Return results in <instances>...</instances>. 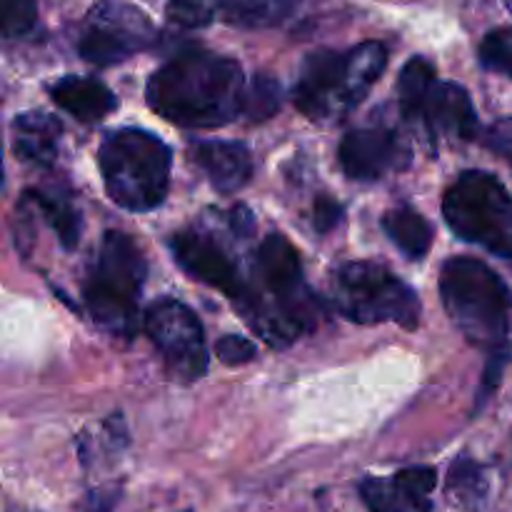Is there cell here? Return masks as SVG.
<instances>
[{
	"label": "cell",
	"mask_w": 512,
	"mask_h": 512,
	"mask_svg": "<svg viewBox=\"0 0 512 512\" xmlns=\"http://www.w3.org/2000/svg\"><path fill=\"white\" fill-rule=\"evenodd\" d=\"M243 68L233 58L208 50H180L148 80V105L170 123L190 130H213L243 113Z\"/></svg>",
	"instance_id": "obj_1"
},
{
	"label": "cell",
	"mask_w": 512,
	"mask_h": 512,
	"mask_svg": "<svg viewBox=\"0 0 512 512\" xmlns=\"http://www.w3.org/2000/svg\"><path fill=\"white\" fill-rule=\"evenodd\" d=\"M255 275L250 303L240 313L273 348H288L293 340L318 323V305L303 278V263L285 235L273 233L260 243L255 255Z\"/></svg>",
	"instance_id": "obj_2"
},
{
	"label": "cell",
	"mask_w": 512,
	"mask_h": 512,
	"mask_svg": "<svg viewBox=\"0 0 512 512\" xmlns=\"http://www.w3.org/2000/svg\"><path fill=\"white\" fill-rule=\"evenodd\" d=\"M388 65V48L368 40L355 48L318 50L308 55L295 83L293 100L315 123H338L373 90Z\"/></svg>",
	"instance_id": "obj_3"
},
{
	"label": "cell",
	"mask_w": 512,
	"mask_h": 512,
	"mask_svg": "<svg viewBox=\"0 0 512 512\" xmlns=\"http://www.w3.org/2000/svg\"><path fill=\"white\" fill-rule=\"evenodd\" d=\"M440 295L455 328L478 348L508 350L512 298L495 270L475 258H450L440 273Z\"/></svg>",
	"instance_id": "obj_4"
},
{
	"label": "cell",
	"mask_w": 512,
	"mask_h": 512,
	"mask_svg": "<svg viewBox=\"0 0 512 512\" xmlns=\"http://www.w3.org/2000/svg\"><path fill=\"white\" fill-rule=\"evenodd\" d=\"M105 193L115 205L148 213L163 205L170 188L173 153L158 135L123 128L103 140L98 153Z\"/></svg>",
	"instance_id": "obj_5"
},
{
	"label": "cell",
	"mask_w": 512,
	"mask_h": 512,
	"mask_svg": "<svg viewBox=\"0 0 512 512\" xmlns=\"http://www.w3.org/2000/svg\"><path fill=\"white\" fill-rule=\"evenodd\" d=\"M145 275L148 263L138 243L118 230L105 233L83 283V300L100 328L125 338L138 330Z\"/></svg>",
	"instance_id": "obj_6"
},
{
	"label": "cell",
	"mask_w": 512,
	"mask_h": 512,
	"mask_svg": "<svg viewBox=\"0 0 512 512\" xmlns=\"http://www.w3.org/2000/svg\"><path fill=\"white\" fill-rule=\"evenodd\" d=\"M445 223L465 243L512 263V195L495 175L468 170L443 198Z\"/></svg>",
	"instance_id": "obj_7"
},
{
	"label": "cell",
	"mask_w": 512,
	"mask_h": 512,
	"mask_svg": "<svg viewBox=\"0 0 512 512\" xmlns=\"http://www.w3.org/2000/svg\"><path fill=\"white\" fill-rule=\"evenodd\" d=\"M333 303L360 325L395 323L413 330L420 323V300L405 280L385 265L358 260L335 270Z\"/></svg>",
	"instance_id": "obj_8"
},
{
	"label": "cell",
	"mask_w": 512,
	"mask_h": 512,
	"mask_svg": "<svg viewBox=\"0 0 512 512\" xmlns=\"http://www.w3.org/2000/svg\"><path fill=\"white\" fill-rule=\"evenodd\" d=\"M400 108L408 118L420 120L435 133L473 138L478 133V115L468 90L455 83H443L425 58H410L398 80Z\"/></svg>",
	"instance_id": "obj_9"
},
{
	"label": "cell",
	"mask_w": 512,
	"mask_h": 512,
	"mask_svg": "<svg viewBox=\"0 0 512 512\" xmlns=\"http://www.w3.org/2000/svg\"><path fill=\"white\" fill-rule=\"evenodd\" d=\"M155 28L143 10L123 0H100L85 18L78 38L80 58L108 68L153 48Z\"/></svg>",
	"instance_id": "obj_10"
},
{
	"label": "cell",
	"mask_w": 512,
	"mask_h": 512,
	"mask_svg": "<svg viewBox=\"0 0 512 512\" xmlns=\"http://www.w3.org/2000/svg\"><path fill=\"white\" fill-rule=\"evenodd\" d=\"M145 335L163 355L165 370L178 383H195L208 370L203 325L188 305L178 300H158L143 318Z\"/></svg>",
	"instance_id": "obj_11"
},
{
	"label": "cell",
	"mask_w": 512,
	"mask_h": 512,
	"mask_svg": "<svg viewBox=\"0 0 512 512\" xmlns=\"http://www.w3.org/2000/svg\"><path fill=\"white\" fill-rule=\"evenodd\" d=\"M170 250H173L175 263L190 278L225 293L240 310L250 303L253 288L240 275L238 265L233 263L228 250L210 233H203V230H183V233H175L173 240H170Z\"/></svg>",
	"instance_id": "obj_12"
},
{
	"label": "cell",
	"mask_w": 512,
	"mask_h": 512,
	"mask_svg": "<svg viewBox=\"0 0 512 512\" xmlns=\"http://www.w3.org/2000/svg\"><path fill=\"white\" fill-rule=\"evenodd\" d=\"M338 158L340 168L350 180L373 183L388 173L408 168L413 153L400 130L385 123H375L350 130L340 143Z\"/></svg>",
	"instance_id": "obj_13"
},
{
	"label": "cell",
	"mask_w": 512,
	"mask_h": 512,
	"mask_svg": "<svg viewBox=\"0 0 512 512\" xmlns=\"http://www.w3.org/2000/svg\"><path fill=\"white\" fill-rule=\"evenodd\" d=\"M438 485L433 468H405L393 478H368L360 495L370 512H430V493Z\"/></svg>",
	"instance_id": "obj_14"
},
{
	"label": "cell",
	"mask_w": 512,
	"mask_h": 512,
	"mask_svg": "<svg viewBox=\"0 0 512 512\" xmlns=\"http://www.w3.org/2000/svg\"><path fill=\"white\" fill-rule=\"evenodd\" d=\"M190 153L218 193H238L253 178V155L243 143L205 140V143H195Z\"/></svg>",
	"instance_id": "obj_15"
},
{
	"label": "cell",
	"mask_w": 512,
	"mask_h": 512,
	"mask_svg": "<svg viewBox=\"0 0 512 512\" xmlns=\"http://www.w3.org/2000/svg\"><path fill=\"white\" fill-rule=\"evenodd\" d=\"M60 135H63V123L50 113L30 110L13 120L15 155L38 168H48L55 163Z\"/></svg>",
	"instance_id": "obj_16"
},
{
	"label": "cell",
	"mask_w": 512,
	"mask_h": 512,
	"mask_svg": "<svg viewBox=\"0 0 512 512\" xmlns=\"http://www.w3.org/2000/svg\"><path fill=\"white\" fill-rule=\"evenodd\" d=\"M55 105L73 115L80 123H98L118 108V98L105 83L95 78L68 75L50 88Z\"/></svg>",
	"instance_id": "obj_17"
},
{
	"label": "cell",
	"mask_w": 512,
	"mask_h": 512,
	"mask_svg": "<svg viewBox=\"0 0 512 512\" xmlns=\"http://www.w3.org/2000/svg\"><path fill=\"white\" fill-rule=\"evenodd\" d=\"M218 15L233 28H275L285 23L300 0H215Z\"/></svg>",
	"instance_id": "obj_18"
},
{
	"label": "cell",
	"mask_w": 512,
	"mask_h": 512,
	"mask_svg": "<svg viewBox=\"0 0 512 512\" xmlns=\"http://www.w3.org/2000/svg\"><path fill=\"white\" fill-rule=\"evenodd\" d=\"M383 230L395 248L403 250L410 260H423L433 245V228L418 210L400 205L385 213Z\"/></svg>",
	"instance_id": "obj_19"
},
{
	"label": "cell",
	"mask_w": 512,
	"mask_h": 512,
	"mask_svg": "<svg viewBox=\"0 0 512 512\" xmlns=\"http://www.w3.org/2000/svg\"><path fill=\"white\" fill-rule=\"evenodd\" d=\"M25 200L35 205V208L43 213L45 223L53 228V233L58 235L60 245L65 250H73L78 245L80 235H83V215L75 208L73 200L68 195L60 193H45V190H28Z\"/></svg>",
	"instance_id": "obj_20"
},
{
	"label": "cell",
	"mask_w": 512,
	"mask_h": 512,
	"mask_svg": "<svg viewBox=\"0 0 512 512\" xmlns=\"http://www.w3.org/2000/svg\"><path fill=\"white\" fill-rule=\"evenodd\" d=\"M445 488H448L450 500H453L458 508L468 512L483 510L485 500H488V490H490L488 478H485V470L470 458H458L453 465H450Z\"/></svg>",
	"instance_id": "obj_21"
},
{
	"label": "cell",
	"mask_w": 512,
	"mask_h": 512,
	"mask_svg": "<svg viewBox=\"0 0 512 512\" xmlns=\"http://www.w3.org/2000/svg\"><path fill=\"white\" fill-rule=\"evenodd\" d=\"M280 105H283V90H280L278 80H273L270 75H255L245 90L243 115L258 123V120L273 118Z\"/></svg>",
	"instance_id": "obj_22"
},
{
	"label": "cell",
	"mask_w": 512,
	"mask_h": 512,
	"mask_svg": "<svg viewBox=\"0 0 512 512\" xmlns=\"http://www.w3.org/2000/svg\"><path fill=\"white\" fill-rule=\"evenodd\" d=\"M480 63L493 73L512 78V25L485 35L480 43Z\"/></svg>",
	"instance_id": "obj_23"
},
{
	"label": "cell",
	"mask_w": 512,
	"mask_h": 512,
	"mask_svg": "<svg viewBox=\"0 0 512 512\" xmlns=\"http://www.w3.org/2000/svg\"><path fill=\"white\" fill-rule=\"evenodd\" d=\"M38 3L35 0H0V25L8 40L23 38L35 28Z\"/></svg>",
	"instance_id": "obj_24"
},
{
	"label": "cell",
	"mask_w": 512,
	"mask_h": 512,
	"mask_svg": "<svg viewBox=\"0 0 512 512\" xmlns=\"http://www.w3.org/2000/svg\"><path fill=\"white\" fill-rule=\"evenodd\" d=\"M165 13L180 28H205L218 15V5L215 0H168Z\"/></svg>",
	"instance_id": "obj_25"
},
{
	"label": "cell",
	"mask_w": 512,
	"mask_h": 512,
	"mask_svg": "<svg viewBox=\"0 0 512 512\" xmlns=\"http://www.w3.org/2000/svg\"><path fill=\"white\" fill-rule=\"evenodd\" d=\"M255 345L250 343L245 335H223V338L215 343V355H218L220 360H223L225 365H243V363H250V360H255Z\"/></svg>",
	"instance_id": "obj_26"
},
{
	"label": "cell",
	"mask_w": 512,
	"mask_h": 512,
	"mask_svg": "<svg viewBox=\"0 0 512 512\" xmlns=\"http://www.w3.org/2000/svg\"><path fill=\"white\" fill-rule=\"evenodd\" d=\"M485 145H488L493 153H498L500 158L508 160L512 168V118H500L485 130Z\"/></svg>",
	"instance_id": "obj_27"
},
{
	"label": "cell",
	"mask_w": 512,
	"mask_h": 512,
	"mask_svg": "<svg viewBox=\"0 0 512 512\" xmlns=\"http://www.w3.org/2000/svg\"><path fill=\"white\" fill-rule=\"evenodd\" d=\"M340 220H343V208H340L338 203H333V200L328 198H320L318 203H315L313 223L318 233H330L333 228H338Z\"/></svg>",
	"instance_id": "obj_28"
},
{
	"label": "cell",
	"mask_w": 512,
	"mask_h": 512,
	"mask_svg": "<svg viewBox=\"0 0 512 512\" xmlns=\"http://www.w3.org/2000/svg\"><path fill=\"white\" fill-rule=\"evenodd\" d=\"M228 223H230V228H233V233L240 235V238H248V235H253V230H255V220L245 205H238V208L230 210Z\"/></svg>",
	"instance_id": "obj_29"
},
{
	"label": "cell",
	"mask_w": 512,
	"mask_h": 512,
	"mask_svg": "<svg viewBox=\"0 0 512 512\" xmlns=\"http://www.w3.org/2000/svg\"><path fill=\"white\" fill-rule=\"evenodd\" d=\"M115 500H118V490H110V493H95L90 498L88 512H110L113 510Z\"/></svg>",
	"instance_id": "obj_30"
},
{
	"label": "cell",
	"mask_w": 512,
	"mask_h": 512,
	"mask_svg": "<svg viewBox=\"0 0 512 512\" xmlns=\"http://www.w3.org/2000/svg\"><path fill=\"white\" fill-rule=\"evenodd\" d=\"M185 512H190V510H185Z\"/></svg>",
	"instance_id": "obj_31"
}]
</instances>
